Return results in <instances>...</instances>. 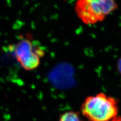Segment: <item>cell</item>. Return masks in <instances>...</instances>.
<instances>
[{"mask_svg":"<svg viewBox=\"0 0 121 121\" xmlns=\"http://www.w3.org/2000/svg\"><path fill=\"white\" fill-rule=\"evenodd\" d=\"M60 121H82L80 119L78 114L73 112L65 113L60 117Z\"/></svg>","mask_w":121,"mask_h":121,"instance_id":"5","label":"cell"},{"mask_svg":"<svg viewBox=\"0 0 121 121\" xmlns=\"http://www.w3.org/2000/svg\"><path fill=\"white\" fill-rule=\"evenodd\" d=\"M117 8L115 0H77L75 6L77 16L87 25L102 22Z\"/></svg>","mask_w":121,"mask_h":121,"instance_id":"2","label":"cell"},{"mask_svg":"<svg viewBox=\"0 0 121 121\" xmlns=\"http://www.w3.org/2000/svg\"><path fill=\"white\" fill-rule=\"evenodd\" d=\"M81 110L89 121H111L118 112L116 100L103 93L86 98Z\"/></svg>","mask_w":121,"mask_h":121,"instance_id":"1","label":"cell"},{"mask_svg":"<svg viewBox=\"0 0 121 121\" xmlns=\"http://www.w3.org/2000/svg\"><path fill=\"white\" fill-rule=\"evenodd\" d=\"M69 68L66 66L58 67L52 71L50 75L52 83L58 87H65L69 86L72 82V72L70 73Z\"/></svg>","mask_w":121,"mask_h":121,"instance_id":"4","label":"cell"},{"mask_svg":"<svg viewBox=\"0 0 121 121\" xmlns=\"http://www.w3.org/2000/svg\"><path fill=\"white\" fill-rule=\"evenodd\" d=\"M114 121H121V119H117L116 120Z\"/></svg>","mask_w":121,"mask_h":121,"instance_id":"7","label":"cell"},{"mask_svg":"<svg viewBox=\"0 0 121 121\" xmlns=\"http://www.w3.org/2000/svg\"><path fill=\"white\" fill-rule=\"evenodd\" d=\"M117 69L119 72L121 74V58L117 62Z\"/></svg>","mask_w":121,"mask_h":121,"instance_id":"6","label":"cell"},{"mask_svg":"<svg viewBox=\"0 0 121 121\" xmlns=\"http://www.w3.org/2000/svg\"><path fill=\"white\" fill-rule=\"evenodd\" d=\"M14 52L15 57L22 67L27 70L35 69L39 65L40 58L44 52L35 46L30 39H22L15 45Z\"/></svg>","mask_w":121,"mask_h":121,"instance_id":"3","label":"cell"}]
</instances>
